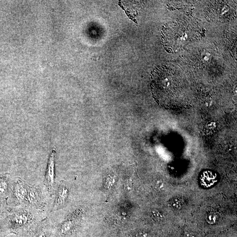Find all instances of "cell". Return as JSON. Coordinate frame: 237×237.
I'll return each mask as SVG.
<instances>
[{"mask_svg":"<svg viewBox=\"0 0 237 237\" xmlns=\"http://www.w3.org/2000/svg\"><path fill=\"white\" fill-rule=\"evenodd\" d=\"M185 237H194V236L191 233H188L185 235Z\"/></svg>","mask_w":237,"mask_h":237,"instance_id":"5bb4252c","label":"cell"},{"mask_svg":"<svg viewBox=\"0 0 237 237\" xmlns=\"http://www.w3.org/2000/svg\"><path fill=\"white\" fill-rule=\"evenodd\" d=\"M68 195V189L66 184L62 182L56 184L51 212L62 208L66 203Z\"/></svg>","mask_w":237,"mask_h":237,"instance_id":"5b68a950","label":"cell"},{"mask_svg":"<svg viewBox=\"0 0 237 237\" xmlns=\"http://www.w3.org/2000/svg\"><path fill=\"white\" fill-rule=\"evenodd\" d=\"M171 205L173 208L176 210H180L182 207V203L179 199H175L172 201Z\"/></svg>","mask_w":237,"mask_h":237,"instance_id":"9c48e42d","label":"cell"},{"mask_svg":"<svg viewBox=\"0 0 237 237\" xmlns=\"http://www.w3.org/2000/svg\"><path fill=\"white\" fill-rule=\"evenodd\" d=\"M150 215L153 220L157 221H162L164 218L162 213L158 210H154L151 211Z\"/></svg>","mask_w":237,"mask_h":237,"instance_id":"ba28073f","label":"cell"},{"mask_svg":"<svg viewBox=\"0 0 237 237\" xmlns=\"http://www.w3.org/2000/svg\"><path fill=\"white\" fill-rule=\"evenodd\" d=\"M208 222L210 223H214L216 221V217L213 214H210L208 216L207 218Z\"/></svg>","mask_w":237,"mask_h":237,"instance_id":"7c38bea8","label":"cell"},{"mask_svg":"<svg viewBox=\"0 0 237 237\" xmlns=\"http://www.w3.org/2000/svg\"><path fill=\"white\" fill-rule=\"evenodd\" d=\"M56 151L51 150L47 162L44 184L47 188L50 194L53 197L55 192L56 184L55 182V160Z\"/></svg>","mask_w":237,"mask_h":237,"instance_id":"277c9868","label":"cell"},{"mask_svg":"<svg viewBox=\"0 0 237 237\" xmlns=\"http://www.w3.org/2000/svg\"><path fill=\"white\" fill-rule=\"evenodd\" d=\"M155 187L159 191H162L165 188V183L163 181L158 180L155 183Z\"/></svg>","mask_w":237,"mask_h":237,"instance_id":"30bf717a","label":"cell"},{"mask_svg":"<svg viewBox=\"0 0 237 237\" xmlns=\"http://www.w3.org/2000/svg\"><path fill=\"white\" fill-rule=\"evenodd\" d=\"M4 212L10 230L24 234L49 216L45 212L26 205L7 207Z\"/></svg>","mask_w":237,"mask_h":237,"instance_id":"6da1fadb","label":"cell"},{"mask_svg":"<svg viewBox=\"0 0 237 237\" xmlns=\"http://www.w3.org/2000/svg\"><path fill=\"white\" fill-rule=\"evenodd\" d=\"M29 186V185L20 177L13 179L12 190L7 200V207L25 205Z\"/></svg>","mask_w":237,"mask_h":237,"instance_id":"3957f363","label":"cell"},{"mask_svg":"<svg viewBox=\"0 0 237 237\" xmlns=\"http://www.w3.org/2000/svg\"><path fill=\"white\" fill-rule=\"evenodd\" d=\"M137 237H149L148 234L144 232H141L137 234Z\"/></svg>","mask_w":237,"mask_h":237,"instance_id":"4fadbf2b","label":"cell"},{"mask_svg":"<svg viewBox=\"0 0 237 237\" xmlns=\"http://www.w3.org/2000/svg\"><path fill=\"white\" fill-rule=\"evenodd\" d=\"M7 208L6 203H3L0 201V215L3 213Z\"/></svg>","mask_w":237,"mask_h":237,"instance_id":"8fae6325","label":"cell"},{"mask_svg":"<svg viewBox=\"0 0 237 237\" xmlns=\"http://www.w3.org/2000/svg\"><path fill=\"white\" fill-rule=\"evenodd\" d=\"M53 197L44 184L29 185L25 205L32 209L48 213L51 210Z\"/></svg>","mask_w":237,"mask_h":237,"instance_id":"7a4b0ae2","label":"cell"},{"mask_svg":"<svg viewBox=\"0 0 237 237\" xmlns=\"http://www.w3.org/2000/svg\"><path fill=\"white\" fill-rule=\"evenodd\" d=\"M13 182V179L9 174L0 175V201L2 202L6 203L12 190Z\"/></svg>","mask_w":237,"mask_h":237,"instance_id":"52a82bcc","label":"cell"},{"mask_svg":"<svg viewBox=\"0 0 237 237\" xmlns=\"http://www.w3.org/2000/svg\"><path fill=\"white\" fill-rule=\"evenodd\" d=\"M55 232V228L48 216L26 234L27 237H50Z\"/></svg>","mask_w":237,"mask_h":237,"instance_id":"8992f818","label":"cell"}]
</instances>
